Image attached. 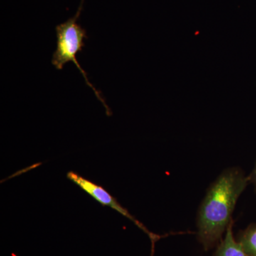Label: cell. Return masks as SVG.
<instances>
[{"instance_id": "obj_4", "label": "cell", "mask_w": 256, "mask_h": 256, "mask_svg": "<svg viewBox=\"0 0 256 256\" xmlns=\"http://www.w3.org/2000/svg\"><path fill=\"white\" fill-rule=\"evenodd\" d=\"M232 222L226 230L225 238L217 248L214 256H248L234 236Z\"/></svg>"}, {"instance_id": "obj_6", "label": "cell", "mask_w": 256, "mask_h": 256, "mask_svg": "<svg viewBox=\"0 0 256 256\" xmlns=\"http://www.w3.org/2000/svg\"><path fill=\"white\" fill-rule=\"evenodd\" d=\"M248 178L249 183H252L256 188V163L255 168L252 170V174H250V176H248Z\"/></svg>"}, {"instance_id": "obj_1", "label": "cell", "mask_w": 256, "mask_h": 256, "mask_svg": "<svg viewBox=\"0 0 256 256\" xmlns=\"http://www.w3.org/2000/svg\"><path fill=\"white\" fill-rule=\"evenodd\" d=\"M248 178L238 168L225 170L210 185L198 210V238L205 250L216 245L233 222L232 214Z\"/></svg>"}, {"instance_id": "obj_3", "label": "cell", "mask_w": 256, "mask_h": 256, "mask_svg": "<svg viewBox=\"0 0 256 256\" xmlns=\"http://www.w3.org/2000/svg\"><path fill=\"white\" fill-rule=\"evenodd\" d=\"M67 178L76 184L78 185L79 188H82L86 192H87L89 195H90L92 197L100 203L101 204L104 206H110L114 210H117L121 214L124 215L126 218H129L130 220H132L134 222L136 225L139 227L140 228L142 229L146 234H149L150 236L151 237L152 239H154L156 236L153 235L152 234H150V232H148V229L142 225L140 222H138L132 215H131L129 213V212L126 208H124V206H121L117 201L116 198H114L112 195L110 194L105 188H102V186H98V185L92 182L89 181L86 178H82L80 175L74 173L73 172H70L67 174Z\"/></svg>"}, {"instance_id": "obj_2", "label": "cell", "mask_w": 256, "mask_h": 256, "mask_svg": "<svg viewBox=\"0 0 256 256\" xmlns=\"http://www.w3.org/2000/svg\"><path fill=\"white\" fill-rule=\"evenodd\" d=\"M84 0H82L78 11L74 18H68L66 22L58 24L56 28V48L54 52L52 63L56 68L62 70L66 64L73 62L80 70L87 86L94 90L96 98L105 107L107 116H110L112 112L106 104L105 99L102 98L100 92H98L90 82L88 78L86 72L82 68L76 58L77 54L82 52V48L85 46L84 40L88 38L86 32L78 23V20L84 6Z\"/></svg>"}, {"instance_id": "obj_5", "label": "cell", "mask_w": 256, "mask_h": 256, "mask_svg": "<svg viewBox=\"0 0 256 256\" xmlns=\"http://www.w3.org/2000/svg\"><path fill=\"white\" fill-rule=\"evenodd\" d=\"M240 245L248 256H256V224L248 227L239 236Z\"/></svg>"}]
</instances>
